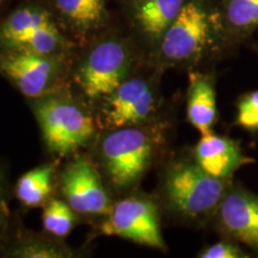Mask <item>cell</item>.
Listing matches in <instances>:
<instances>
[{
    "mask_svg": "<svg viewBox=\"0 0 258 258\" xmlns=\"http://www.w3.org/2000/svg\"><path fill=\"white\" fill-rule=\"evenodd\" d=\"M186 0H134L133 16L145 36L158 46Z\"/></svg>",
    "mask_w": 258,
    "mask_h": 258,
    "instance_id": "cell-13",
    "label": "cell"
},
{
    "mask_svg": "<svg viewBox=\"0 0 258 258\" xmlns=\"http://www.w3.org/2000/svg\"><path fill=\"white\" fill-rule=\"evenodd\" d=\"M4 2H5V0H0V5H2Z\"/></svg>",
    "mask_w": 258,
    "mask_h": 258,
    "instance_id": "cell-24",
    "label": "cell"
},
{
    "mask_svg": "<svg viewBox=\"0 0 258 258\" xmlns=\"http://www.w3.org/2000/svg\"><path fill=\"white\" fill-rule=\"evenodd\" d=\"M131 55L123 43L106 40L90 51L77 73L80 88L90 98L111 95L127 79Z\"/></svg>",
    "mask_w": 258,
    "mask_h": 258,
    "instance_id": "cell-7",
    "label": "cell"
},
{
    "mask_svg": "<svg viewBox=\"0 0 258 258\" xmlns=\"http://www.w3.org/2000/svg\"><path fill=\"white\" fill-rule=\"evenodd\" d=\"M232 182L211 176L190 154L166 164L160 190L166 208L175 217L188 224L205 226L213 224Z\"/></svg>",
    "mask_w": 258,
    "mask_h": 258,
    "instance_id": "cell-1",
    "label": "cell"
},
{
    "mask_svg": "<svg viewBox=\"0 0 258 258\" xmlns=\"http://www.w3.org/2000/svg\"><path fill=\"white\" fill-rule=\"evenodd\" d=\"M105 99L104 121L111 129L144 125L159 110L156 88L144 78L125 79Z\"/></svg>",
    "mask_w": 258,
    "mask_h": 258,
    "instance_id": "cell-10",
    "label": "cell"
},
{
    "mask_svg": "<svg viewBox=\"0 0 258 258\" xmlns=\"http://www.w3.org/2000/svg\"><path fill=\"white\" fill-rule=\"evenodd\" d=\"M234 125L244 132L258 135V89L244 92L235 102Z\"/></svg>",
    "mask_w": 258,
    "mask_h": 258,
    "instance_id": "cell-21",
    "label": "cell"
},
{
    "mask_svg": "<svg viewBox=\"0 0 258 258\" xmlns=\"http://www.w3.org/2000/svg\"><path fill=\"white\" fill-rule=\"evenodd\" d=\"M213 31L208 11L199 0L186 2L157 46L160 64L192 67L212 47Z\"/></svg>",
    "mask_w": 258,
    "mask_h": 258,
    "instance_id": "cell-3",
    "label": "cell"
},
{
    "mask_svg": "<svg viewBox=\"0 0 258 258\" xmlns=\"http://www.w3.org/2000/svg\"><path fill=\"white\" fill-rule=\"evenodd\" d=\"M60 189L77 214L108 217L114 206L98 171L85 157L67 164L60 176Z\"/></svg>",
    "mask_w": 258,
    "mask_h": 258,
    "instance_id": "cell-9",
    "label": "cell"
},
{
    "mask_svg": "<svg viewBox=\"0 0 258 258\" xmlns=\"http://www.w3.org/2000/svg\"><path fill=\"white\" fill-rule=\"evenodd\" d=\"M224 17L233 34H247L258 28V0H227Z\"/></svg>",
    "mask_w": 258,
    "mask_h": 258,
    "instance_id": "cell-17",
    "label": "cell"
},
{
    "mask_svg": "<svg viewBox=\"0 0 258 258\" xmlns=\"http://www.w3.org/2000/svg\"><path fill=\"white\" fill-rule=\"evenodd\" d=\"M10 256L23 258H66L73 253L69 247L44 238L30 237L18 241L9 251Z\"/></svg>",
    "mask_w": 258,
    "mask_h": 258,
    "instance_id": "cell-19",
    "label": "cell"
},
{
    "mask_svg": "<svg viewBox=\"0 0 258 258\" xmlns=\"http://www.w3.org/2000/svg\"><path fill=\"white\" fill-rule=\"evenodd\" d=\"M215 84L214 73L196 71L189 74L186 120L200 134L214 131L219 120Z\"/></svg>",
    "mask_w": 258,
    "mask_h": 258,
    "instance_id": "cell-12",
    "label": "cell"
},
{
    "mask_svg": "<svg viewBox=\"0 0 258 258\" xmlns=\"http://www.w3.org/2000/svg\"><path fill=\"white\" fill-rule=\"evenodd\" d=\"M44 143L53 153L67 156L85 146L95 134V121L76 103L60 97L38 98L34 106Z\"/></svg>",
    "mask_w": 258,
    "mask_h": 258,
    "instance_id": "cell-4",
    "label": "cell"
},
{
    "mask_svg": "<svg viewBox=\"0 0 258 258\" xmlns=\"http://www.w3.org/2000/svg\"><path fill=\"white\" fill-rule=\"evenodd\" d=\"M55 164L35 167L21 176L16 185V195L25 207L36 208L49 199L53 189Z\"/></svg>",
    "mask_w": 258,
    "mask_h": 258,
    "instance_id": "cell-15",
    "label": "cell"
},
{
    "mask_svg": "<svg viewBox=\"0 0 258 258\" xmlns=\"http://www.w3.org/2000/svg\"><path fill=\"white\" fill-rule=\"evenodd\" d=\"M200 258H250L252 253L237 241L221 237V240L200 251Z\"/></svg>",
    "mask_w": 258,
    "mask_h": 258,
    "instance_id": "cell-22",
    "label": "cell"
},
{
    "mask_svg": "<svg viewBox=\"0 0 258 258\" xmlns=\"http://www.w3.org/2000/svg\"><path fill=\"white\" fill-rule=\"evenodd\" d=\"M9 218V208L8 202H6V190L4 184V178L0 173V233L5 230L8 225Z\"/></svg>",
    "mask_w": 258,
    "mask_h": 258,
    "instance_id": "cell-23",
    "label": "cell"
},
{
    "mask_svg": "<svg viewBox=\"0 0 258 258\" xmlns=\"http://www.w3.org/2000/svg\"><path fill=\"white\" fill-rule=\"evenodd\" d=\"M215 230L258 257V194L232 182L225 192L214 220Z\"/></svg>",
    "mask_w": 258,
    "mask_h": 258,
    "instance_id": "cell-6",
    "label": "cell"
},
{
    "mask_svg": "<svg viewBox=\"0 0 258 258\" xmlns=\"http://www.w3.org/2000/svg\"><path fill=\"white\" fill-rule=\"evenodd\" d=\"M51 24L55 23L46 10L37 6L19 8L0 24V46L10 50L25 35Z\"/></svg>",
    "mask_w": 258,
    "mask_h": 258,
    "instance_id": "cell-14",
    "label": "cell"
},
{
    "mask_svg": "<svg viewBox=\"0 0 258 258\" xmlns=\"http://www.w3.org/2000/svg\"><path fill=\"white\" fill-rule=\"evenodd\" d=\"M43 227L56 238L67 237L77 224V213L66 201L50 200L47 202L42 215Z\"/></svg>",
    "mask_w": 258,
    "mask_h": 258,
    "instance_id": "cell-18",
    "label": "cell"
},
{
    "mask_svg": "<svg viewBox=\"0 0 258 258\" xmlns=\"http://www.w3.org/2000/svg\"><path fill=\"white\" fill-rule=\"evenodd\" d=\"M60 14L77 28L92 29L105 16V0H55Z\"/></svg>",
    "mask_w": 258,
    "mask_h": 258,
    "instance_id": "cell-16",
    "label": "cell"
},
{
    "mask_svg": "<svg viewBox=\"0 0 258 258\" xmlns=\"http://www.w3.org/2000/svg\"><path fill=\"white\" fill-rule=\"evenodd\" d=\"M0 73L25 97L38 99L49 96L61 73L54 55L30 50H8L0 57Z\"/></svg>",
    "mask_w": 258,
    "mask_h": 258,
    "instance_id": "cell-8",
    "label": "cell"
},
{
    "mask_svg": "<svg viewBox=\"0 0 258 258\" xmlns=\"http://www.w3.org/2000/svg\"><path fill=\"white\" fill-rule=\"evenodd\" d=\"M164 123L117 128L105 135L101 158L115 188L127 189L143 178L165 141Z\"/></svg>",
    "mask_w": 258,
    "mask_h": 258,
    "instance_id": "cell-2",
    "label": "cell"
},
{
    "mask_svg": "<svg viewBox=\"0 0 258 258\" xmlns=\"http://www.w3.org/2000/svg\"><path fill=\"white\" fill-rule=\"evenodd\" d=\"M101 233L134 241L143 246L166 250L156 202L147 198L123 199L112 206L101 226Z\"/></svg>",
    "mask_w": 258,
    "mask_h": 258,
    "instance_id": "cell-5",
    "label": "cell"
},
{
    "mask_svg": "<svg viewBox=\"0 0 258 258\" xmlns=\"http://www.w3.org/2000/svg\"><path fill=\"white\" fill-rule=\"evenodd\" d=\"M63 43L64 41L56 24H51L25 35L10 50L23 49L54 55V53H56L57 50L62 48Z\"/></svg>",
    "mask_w": 258,
    "mask_h": 258,
    "instance_id": "cell-20",
    "label": "cell"
},
{
    "mask_svg": "<svg viewBox=\"0 0 258 258\" xmlns=\"http://www.w3.org/2000/svg\"><path fill=\"white\" fill-rule=\"evenodd\" d=\"M191 156L209 175L228 182L233 180L241 167L256 163L254 158L244 153L240 141L214 131L201 134Z\"/></svg>",
    "mask_w": 258,
    "mask_h": 258,
    "instance_id": "cell-11",
    "label": "cell"
}]
</instances>
